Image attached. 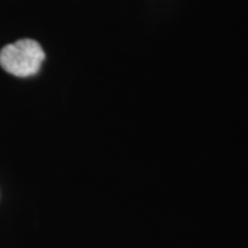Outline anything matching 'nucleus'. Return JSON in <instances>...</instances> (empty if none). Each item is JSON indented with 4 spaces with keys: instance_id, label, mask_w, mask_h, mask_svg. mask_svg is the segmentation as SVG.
<instances>
[{
    "instance_id": "1",
    "label": "nucleus",
    "mask_w": 248,
    "mask_h": 248,
    "mask_svg": "<svg viewBox=\"0 0 248 248\" xmlns=\"http://www.w3.org/2000/svg\"><path fill=\"white\" fill-rule=\"evenodd\" d=\"M45 58V51L36 40L21 39L1 48L0 66L10 75L28 78L39 72Z\"/></svg>"
}]
</instances>
